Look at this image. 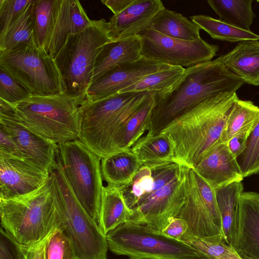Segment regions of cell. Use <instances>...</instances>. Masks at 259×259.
Returning <instances> with one entry per match:
<instances>
[{
	"label": "cell",
	"mask_w": 259,
	"mask_h": 259,
	"mask_svg": "<svg viewBox=\"0 0 259 259\" xmlns=\"http://www.w3.org/2000/svg\"><path fill=\"white\" fill-rule=\"evenodd\" d=\"M245 83L224 66L221 56L185 68L180 81L166 92L154 93L155 103L147 134L155 135L179 116L205 100L235 92Z\"/></svg>",
	"instance_id": "6da1fadb"
},
{
	"label": "cell",
	"mask_w": 259,
	"mask_h": 259,
	"mask_svg": "<svg viewBox=\"0 0 259 259\" xmlns=\"http://www.w3.org/2000/svg\"><path fill=\"white\" fill-rule=\"evenodd\" d=\"M235 92L208 98L178 117L161 132L169 139L176 162L193 167L202 157L221 143Z\"/></svg>",
	"instance_id": "7a4b0ae2"
},
{
	"label": "cell",
	"mask_w": 259,
	"mask_h": 259,
	"mask_svg": "<svg viewBox=\"0 0 259 259\" xmlns=\"http://www.w3.org/2000/svg\"><path fill=\"white\" fill-rule=\"evenodd\" d=\"M149 93H118L80 106L79 140L101 158L112 154L127 122Z\"/></svg>",
	"instance_id": "3957f363"
},
{
	"label": "cell",
	"mask_w": 259,
	"mask_h": 259,
	"mask_svg": "<svg viewBox=\"0 0 259 259\" xmlns=\"http://www.w3.org/2000/svg\"><path fill=\"white\" fill-rule=\"evenodd\" d=\"M50 182L58 228L70 240L76 259H107L106 235L75 197L57 153L50 171Z\"/></svg>",
	"instance_id": "277c9868"
},
{
	"label": "cell",
	"mask_w": 259,
	"mask_h": 259,
	"mask_svg": "<svg viewBox=\"0 0 259 259\" xmlns=\"http://www.w3.org/2000/svg\"><path fill=\"white\" fill-rule=\"evenodd\" d=\"M112 40L104 19L92 20L85 29L68 36L54 58L62 94L74 99L79 106L87 102L96 57L102 46Z\"/></svg>",
	"instance_id": "5b68a950"
},
{
	"label": "cell",
	"mask_w": 259,
	"mask_h": 259,
	"mask_svg": "<svg viewBox=\"0 0 259 259\" xmlns=\"http://www.w3.org/2000/svg\"><path fill=\"white\" fill-rule=\"evenodd\" d=\"M2 227L21 245L33 244L58 227L50 178L40 188L12 198L0 199Z\"/></svg>",
	"instance_id": "8992f818"
},
{
	"label": "cell",
	"mask_w": 259,
	"mask_h": 259,
	"mask_svg": "<svg viewBox=\"0 0 259 259\" xmlns=\"http://www.w3.org/2000/svg\"><path fill=\"white\" fill-rule=\"evenodd\" d=\"M12 106L18 120L57 145L79 139V106L69 97L32 95Z\"/></svg>",
	"instance_id": "52a82bcc"
},
{
	"label": "cell",
	"mask_w": 259,
	"mask_h": 259,
	"mask_svg": "<svg viewBox=\"0 0 259 259\" xmlns=\"http://www.w3.org/2000/svg\"><path fill=\"white\" fill-rule=\"evenodd\" d=\"M106 237L112 253L130 259H201L185 241L132 221L119 225Z\"/></svg>",
	"instance_id": "ba28073f"
},
{
	"label": "cell",
	"mask_w": 259,
	"mask_h": 259,
	"mask_svg": "<svg viewBox=\"0 0 259 259\" xmlns=\"http://www.w3.org/2000/svg\"><path fill=\"white\" fill-rule=\"evenodd\" d=\"M57 154L75 197L98 225L104 187L102 158L79 139L58 144Z\"/></svg>",
	"instance_id": "9c48e42d"
},
{
	"label": "cell",
	"mask_w": 259,
	"mask_h": 259,
	"mask_svg": "<svg viewBox=\"0 0 259 259\" xmlns=\"http://www.w3.org/2000/svg\"><path fill=\"white\" fill-rule=\"evenodd\" d=\"M0 66L23 84L32 95L62 94L54 59L43 49L23 45L0 51Z\"/></svg>",
	"instance_id": "30bf717a"
},
{
	"label": "cell",
	"mask_w": 259,
	"mask_h": 259,
	"mask_svg": "<svg viewBox=\"0 0 259 259\" xmlns=\"http://www.w3.org/2000/svg\"><path fill=\"white\" fill-rule=\"evenodd\" d=\"M138 36L141 42V57L172 66L188 68L211 61L219 49L202 38L194 41L175 38L151 27Z\"/></svg>",
	"instance_id": "8fae6325"
},
{
	"label": "cell",
	"mask_w": 259,
	"mask_h": 259,
	"mask_svg": "<svg viewBox=\"0 0 259 259\" xmlns=\"http://www.w3.org/2000/svg\"><path fill=\"white\" fill-rule=\"evenodd\" d=\"M189 166L183 164L180 174L162 187L144 197L132 209L130 221L162 231L178 215L185 198V180Z\"/></svg>",
	"instance_id": "7c38bea8"
},
{
	"label": "cell",
	"mask_w": 259,
	"mask_h": 259,
	"mask_svg": "<svg viewBox=\"0 0 259 259\" xmlns=\"http://www.w3.org/2000/svg\"><path fill=\"white\" fill-rule=\"evenodd\" d=\"M0 125L11 135L25 160L50 172L55 162L58 145L27 128L14 115L12 105L1 99Z\"/></svg>",
	"instance_id": "4fadbf2b"
},
{
	"label": "cell",
	"mask_w": 259,
	"mask_h": 259,
	"mask_svg": "<svg viewBox=\"0 0 259 259\" xmlns=\"http://www.w3.org/2000/svg\"><path fill=\"white\" fill-rule=\"evenodd\" d=\"M230 246L239 256L259 259V193L243 192L237 204Z\"/></svg>",
	"instance_id": "5bb4252c"
},
{
	"label": "cell",
	"mask_w": 259,
	"mask_h": 259,
	"mask_svg": "<svg viewBox=\"0 0 259 259\" xmlns=\"http://www.w3.org/2000/svg\"><path fill=\"white\" fill-rule=\"evenodd\" d=\"M170 66L143 57L135 61L118 65L89 85L87 102L95 101L118 93L144 76Z\"/></svg>",
	"instance_id": "9a60e30c"
},
{
	"label": "cell",
	"mask_w": 259,
	"mask_h": 259,
	"mask_svg": "<svg viewBox=\"0 0 259 259\" xmlns=\"http://www.w3.org/2000/svg\"><path fill=\"white\" fill-rule=\"evenodd\" d=\"M177 217L185 220L188 225V231L182 240L192 237H223L222 222L213 215L202 199L192 167H189L186 172L185 201Z\"/></svg>",
	"instance_id": "2e32d148"
},
{
	"label": "cell",
	"mask_w": 259,
	"mask_h": 259,
	"mask_svg": "<svg viewBox=\"0 0 259 259\" xmlns=\"http://www.w3.org/2000/svg\"><path fill=\"white\" fill-rule=\"evenodd\" d=\"M50 172L25 160L0 157V199L33 192L49 180Z\"/></svg>",
	"instance_id": "e0dca14e"
},
{
	"label": "cell",
	"mask_w": 259,
	"mask_h": 259,
	"mask_svg": "<svg viewBox=\"0 0 259 259\" xmlns=\"http://www.w3.org/2000/svg\"><path fill=\"white\" fill-rule=\"evenodd\" d=\"M92 22L78 1L55 0L47 52L54 59L70 34L83 30Z\"/></svg>",
	"instance_id": "ac0fdd59"
},
{
	"label": "cell",
	"mask_w": 259,
	"mask_h": 259,
	"mask_svg": "<svg viewBox=\"0 0 259 259\" xmlns=\"http://www.w3.org/2000/svg\"><path fill=\"white\" fill-rule=\"evenodd\" d=\"M164 8L160 0H135L107 22L112 40L138 36L151 27L156 15Z\"/></svg>",
	"instance_id": "d6986e66"
},
{
	"label": "cell",
	"mask_w": 259,
	"mask_h": 259,
	"mask_svg": "<svg viewBox=\"0 0 259 259\" xmlns=\"http://www.w3.org/2000/svg\"><path fill=\"white\" fill-rule=\"evenodd\" d=\"M192 168L214 189L244 179L237 158L226 143L213 147Z\"/></svg>",
	"instance_id": "ffe728a7"
},
{
	"label": "cell",
	"mask_w": 259,
	"mask_h": 259,
	"mask_svg": "<svg viewBox=\"0 0 259 259\" xmlns=\"http://www.w3.org/2000/svg\"><path fill=\"white\" fill-rule=\"evenodd\" d=\"M141 51V42L138 36L105 44L96 57L90 84L116 66L139 60Z\"/></svg>",
	"instance_id": "44dd1931"
},
{
	"label": "cell",
	"mask_w": 259,
	"mask_h": 259,
	"mask_svg": "<svg viewBox=\"0 0 259 259\" xmlns=\"http://www.w3.org/2000/svg\"><path fill=\"white\" fill-rule=\"evenodd\" d=\"M175 177V173L169 167L153 168L142 165L131 183L119 187L127 205L132 209L139 201Z\"/></svg>",
	"instance_id": "7402d4cb"
},
{
	"label": "cell",
	"mask_w": 259,
	"mask_h": 259,
	"mask_svg": "<svg viewBox=\"0 0 259 259\" xmlns=\"http://www.w3.org/2000/svg\"><path fill=\"white\" fill-rule=\"evenodd\" d=\"M221 56L225 67L245 83L259 85L258 40L239 42L232 50Z\"/></svg>",
	"instance_id": "603a6c76"
},
{
	"label": "cell",
	"mask_w": 259,
	"mask_h": 259,
	"mask_svg": "<svg viewBox=\"0 0 259 259\" xmlns=\"http://www.w3.org/2000/svg\"><path fill=\"white\" fill-rule=\"evenodd\" d=\"M133 213L119 187L109 185L103 187L98 225L105 235L122 224L130 221Z\"/></svg>",
	"instance_id": "cb8c5ba5"
},
{
	"label": "cell",
	"mask_w": 259,
	"mask_h": 259,
	"mask_svg": "<svg viewBox=\"0 0 259 259\" xmlns=\"http://www.w3.org/2000/svg\"><path fill=\"white\" fill-rule=\"evenodd\" d=\"M141 162L131 149L101 159L103 180L107 185L121 187L131 183L140 168Z\"/></svg>",
	"instance_id": "d4e9b609"
},
{
	"label": "cell",
	"mask_w": 259,
	"mask_h": 259,
	"mask_svg": "<svg viewBox=\"0 0 259 259\" xmlns=\"http://www.w3.org/2000/svg\"><path fill=\"white\" fill-rule=\"evenodd\" d=\"M142 165L155 167L176 162L171 142L161 132L155 135L147 134L132 147Z\"/></svg>",
	"instance_id": "484cf974"
},
{
	"label": "cell",
	"mask_w": 259,
	"mask_h": 259,
	"mask_svg": "<svg viewBox=\"0 0 259 259\" xmlns=\"http://www.w3.org/2000/svg\"><path fill=\"white\" fill-rule=\"evenodd\" d=\"M151 27L170 37L194 41L201 39L200 28L182 14L165 8L154 18Z\"/></svg>",
	"instance_id": "4316f807"
},
{
	"label": "cell",
	"mask_w": 259,
	"mask_h": 259,
	"mask_svg": "<svg viewBox=\"0 0 259 259\" xmlns=\"http://www.w3.org/2000/svg\"><path fill=\"white\" fill-rule=\"evenodd\" d=\"M252 0H208L219 20L228 24L250 31L255 17L252 9Z\"/></svg>",
	"instance_id": "83f0119b"
},
{
	"label": "cell",
	"mask_w": 259,
	"mask_h": 259,
	"mask_svg": "<svg viewBox=\"0 0 259 259\" xmlns=\"http://www.w3.org/2000/svg\"><path fill=\"white\" fill-rule=\"evenodd\" d=\"M259 121V107L250 101L238 98L229 114L222 138V143H227L241 133L252 131Z\"/></svg>",
	"instance_id": "f1b7e54d"
},
{
	"label": "cell",
	"mask_w": 259,
	"mask_h": 259,
	"mask_svg": "<svg viewBox=\"0 0 259 259\" xmlns=\"http://www.w3.org/2000/svg\"><path fill=\"white\" fill-rule=\"evenodd\" d=\"M154 95V93L150 92L140 108L127 122L118 144V152L131 149L148 131L155 103Z\"/></svg>",
	"instance_id": "f546056e"
},
{
	"label": "cell",
	"mask_w": 259,
	"mask_h": 259,
	"mask_svg": "<svg viewBox=\"0 0 259 259\" xmlns=\"http://www.w3.org/2000/svg\"><path fill=\"white\" fill-rule=\"evenodd\" d=\"M34 0H31L5 33L0 36V51H8L23 45H34Z\"/></svg>",
	"instance_id": "4dcf8cb0"
},
{
	"label": "cell",
	"mask_w": 259,
	"mask_h": 259,
	"mask_svg": "<svg viewBox=\"0 0 259 259\" xmlns=\"http://www.w3.org/2000/svg\"><path fill=\"white\" fill-rule=\"evenodd\" d=\"M190 19L213 39L231 42L259 39V35L251 30L241 29L207 15H193Z\"/></svg>",
	"instance_id": "1f68e13d"
},
{
	"label": "cell",
	"mask_w": 259,
	"mask_h": 259,
	"mask_svg": "<svg viewBox=\"0 0 259 259\" xmlns=\"http://www.w3.org/2000/svg\"><path fill=\"white\" fill-rule=\"evenodd\" d=\"M185 71L184 67L171 66L144 76L119 93L150 92L155 94L163 93L180 81Z\"/></svg>",
	"instance_id": "d6a6232c"
},
{
	"label": "cell",
	"mask_w": 259,
	"mask_h": 259,
	"mask_svg": "<svg viewBox=\"0 0 259 259\" xmlns=\"http://www.w3.org/2000/svg\"><path fill=\"white\" fill-rule=\"evenodd\" d=\"M221 218L223 238L230 245V237L239 198L243 192L241 182H234L214 189Z\"/></svg>",
	"instance_id": "836d02e7"
},
{
	"label": "cell",
	"mask_w": 259,
	"mask_h": 259,
	"mask_svg": "<svg viewBox=\"0 0 259 259\" xmlns=\"http://www.w3.org/2000/svg\"><path fill=\"white\" fill-rule=\"evenodd\" d=\"M184 241L198 253L201 259H242L224 242L222 235L204 238L192 237Z\"/></svg>",
	"instance_id": "e575fe53"
},
{
	"label": "cell",
	"mask_w": 259,
	"mask_h": 259,
	"mask_svg": "<svg viewBox=\"0 0 259 259\" xmlns=\"http://www.w3.org/2000/svg\"><path fill=\"white\" fill-rule=\"evenodd\" d=\"M55 0H34L33 37L37 48L47 52L50 37Z\"/></svg>",
	"instance_id": "d590c367"
},
{
	"label": "cell",
	"mask_w": 259,
	"mask_h": 259,
	"mask_svg": "<svg viewBox=\"0 0 259 259\" xmlns=\"http://www.w3.org/2000/svg\"><path fill=\"white\" fill-rule=\"evenodd\" d=\"M237 161L243 178L259 173V121L250 134L246 147Z\"/></svg>",
	"instance_id": "8d00e7d4"
},
{
	"label": "cell",
	"mask_w": 259,
	"mask_h": 259,
	"mask_svg": "<svg viewBox=\"0 0 259 259\" xmlns=\"http://www.w3.org/2000/svg\"><path fill=\"white\" fill-rule=\"evenodd\" d=\"M32 95L23 84L0 66V99L14 105L27 100Z\"/></svg>",
	"instance_id": "74e56055"
},
{
	"label": "cell",
	"mask_w": 259,
	"mask_h": 259,
	"mask_svg": "<svg viewBox=\"0 0 259 259\" xmlns=\"http://www.w3.org/2000/svg\"><path fill=\"white\" fill-rule=\"evenodd\" d=\"M45 259H76L72 244L59 228L50 234L46 243Z\"/></svg>",
	"instance_id": "f35d334b"
},
{
	"label": "cell",
	"mask_w": 259,
	"mask_h": 259,
	"mask_svg": "<svg viewBox=\"0 0 259 259\" xmlns=\"http://www.w3.org/2000/svg\"><path fill=\"white\" fill-rule=\"evenodd\" d=\"M31 0H0V36L3 35Z\"/></svg>",
	"instance_id": "ab89813d"
},
{
	"label": "cell",
	"mask_w": 259,
	"mask_h": 259,
	"mask_svg": "<svg viewBox=\"0 0 259 259\" xmlns=\"http://www.w3.org/2000/svg\"><path fill=\"white\" fill-rule=\"evenodd\" d=\"M193 170L198 189L202 199L213 215L221 221L214 189L194 169Z\"/></svg>",
	"instance_id": "60d3db41"
},
{
	"label": "cell",
	"mask_w": 259,
	"mask_h": 259,
	"mask_svg": "<svg viewBox=\"0 0 259 259\" xmlns=\"http://www.w3.org/2000/svg\"><path fill=\"white\" fill-rule=\"evenodd\" d=\"M0 259H23L20 244L2 227L0 231Z\"/></svg>",
	"instance_id": "b9f144b4"
},
{
	"label": "cell",
	"mask_w": 259,
	"mask_h": 259,
	"mask_svg": "<svg viewBox=\"0 0 259 259\" xmlns=\"http://www.w3.org/2000/svg\"><path fill=\"white\" fill-rule=\"evenodd\" d=\"M0 157L25 159L18 146L7 130L0 125Z\"/></svg>",
	"instance_id": "7bdbcfd3"
},
{
	"label": "cell",
	"mask_w": 259,
	"mask_h": 259,
	"mask_svg": "<svg viewBox=\"0 0 259 259\" xmlns=\"http://www.w3.org/2000/svg\"><path fill=\"white\" fill-rule=\"evenodd\" d=\"M188 231V225L183 219L179 217L171 218L162 232L167 236L181 240Z\"/></svg>",
	"instance_id": "ee69618b"
},
{
	"label": "cell",
	"mask_w": 259,
	"mask_h": 259,
	"mask_svg": "<svg viewBox=\"0 0 259 259\" xmlns=\"http://www.w3.org/2000/svg\"><path fill=\"white\" fill-rule=\"evenodd\" d=\"M51 232L43 239L33 244L30 245L20 244L23 259H45V247Z\"/></svg>",
	"instance_id": "f6af8a7d"
},
{
	"label": "cell",
	"mask_w": 259,
	"mask_h": 259,
	"mask_svg": "<svg viewBox=\"0 0 259 259\" xmlns=\"http://www.w3.org/2000/svg\"><path fill=\"white\" fill-rule=\"evenodd\" d=\"M250 133H239L232 138L227 143L232 154L237 158L244 150Z\"/></svg>",
	"instance_id": "bcb514c9"
},
{
	"label": "cell",
	"mask_w": 259,
	"mask_h": 259,
	"mask_svg": "<svg viewBox=\"0 0 259 259\" xmlns=\"http://www.w3.org/2000/svg\"><path fill=\"white\" fill-rule=\"evenodd\" d=\"M135 0H102L101 2L108 8L114 15L118 14L132 4Z\"/></svg>",
	"instance_id": "7dc6e473"
}]
</instances>
